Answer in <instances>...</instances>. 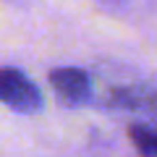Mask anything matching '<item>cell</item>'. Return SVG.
I'll list each match as a JSON object with an SVG mask.
<instances>
[{"label": "cell", "mask_w": 157, "mask_h": 157, "mask_svg": "<svg viewBox=\"0 0 157 157\" xmlns=\"http://www.w3.org/2000/svg\"><path fill=\"white\" fill-rule=\"evenodd\" d=\"M0 102L11 110L34 115L42 110V92L18 68H0Z\"/></svg>", "instance_id": "1"}, {"label": "cell", "mask_w": 157, "mask_h": 157, "mask_svg": "<svg viewBox=\"0 0 157 157\" xmlns=\"http://www.w3.org/2000/svg\"><path fill=\"white\" fill-rule=\"evenodd\" d=\"M50 86L58 100L68 107L86 105L92 97V78L81 68H55L50 71Z\"/></svg>", "instance_id": "2"}, {"label": "cell", "mask_w": 157, "mask_h": 157, "mask_svg": "<svg viewBox=\"0 0 157 157\" xmlns=\"http://www.w3.org/2000/svg\"><path fill=\"white\" fill-rule=\"evenodd\" d=\"M128 136L134 141L139 157H157V128L149 123H134L128 128Z\"/></svg>", "instance_id": "4"}, {"label": "cell", "mask_w": 157, "mask_h": 157, "mask_svg": "<svg viewBox=\"0 0 157 157\" xmlns=\"http://www.w3.org/2000/svg\"><path fill=\"white\" fill-rule=\"evenodd\" d=\"M110 105L121 107V110H131L147 115L152 121L149 126L157 128V89L149 84H139V86H118L110 94Z\"/></svg>", "instance_id": "3"}]
</instances>
